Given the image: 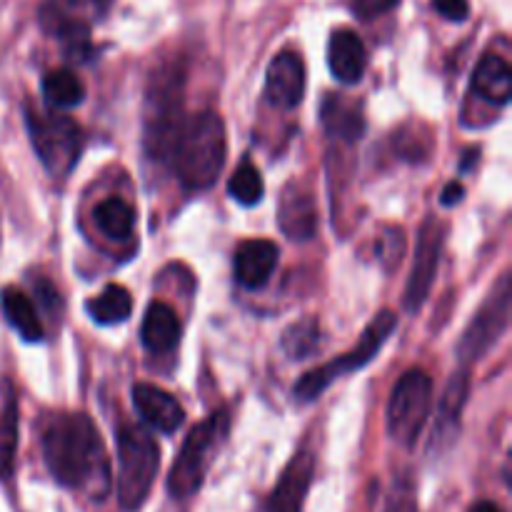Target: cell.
Instances as JSON below:
<instances>
[{"label": "cell", "instance_id": "cell-1", "mask_svg": "<svg viewBox=\"0 0 512 512\" xmlns=\"http://www.w3.org/2000/svg\"><path fill=\"white\" fill-rule=\"evenodd\" d=\"M43 460L55 483L103 500L110 490V465L103 438L83 413L50 415L43 428Z\"/></svg>", "mask_w": 512, "mask_h": 512}, {"label": "cell", "instance_id": "cell-2", "mask_svg": "<svg viewBox=\"0 0 512 512\" xmlns=\"http://www.w3.org/2000/svg\"><path fill=\"white\" fill-rule=\"evenodd\" d=\"M225 125L213 110L185 115L183 125L170 143L165 163L188 190H205L220 178L225 165Z\"/></svg>", "mask_w": 512, "mask_h": 512}, {"label": "cell", "instance_id": "cell-3", "mask_svg": "<svg viewBox=\"0 0 512 512\" xmlns=\"http://www.w3.org/2000/svg\"><path fill=\"white\" fill-rule=\"evenodd\" d=\"M185 75H188L185 65L180 60H170L150 73L145 88V148L163 163L175 133L185 120Z\"/></svg>", "mask_w": 512, "mask_h": 512}, {"label": "cell", "instance_id": "cell-4", "mask_svg": "<svg viewBox=\"0 0 512 512\" xmlns=\"http://www.w3.org/2000/svg\"><path fill=\"white\" fill-rule=\"evenodd\" d=\"M160 468V448L153 435L135 425L118 430V503L138 510L148 500Z\"/></svg>", "mask_w": 512, "mask_h": 512}, {"label": "cell", "instance_id": "cell-5", "mask_svg": "<svg viewBox=\"0 0 512 512\" xmlns=\"http://www.w3.org/2000/svg\"><path fill=\"white\" fill-rule=\"evenodd\" d=\"M30 143L35 155L43 163L45 173L55 180H63L73 173L83 153V130L70 115L63 113H40L30 110L25 113Z\"/></svg>", "mask_w": 512, "mask_h": 512}, {"label": "cell", "instance_id": "cell-6", "mask_svg": "<svg viewBox=\"0 0 512 512\" xmlns=\"http://www.w3.org/2000/svg\"><path fill=\"white\" fill-rule=\"evenodd\" d=\"M225 430H228V415L223 410L190 430L168 475V493L175 500H188L198 493Z\"/></svg>", "mask_w": 512, "mask_h": 512}, {"label": "cell", "instance_id": "cell-7", "mask_svg": "<svg viewBox=\"0 0 512 512\" xmlns=\"http://www.w3.org/2000/svg\"><path fill=\"white\" fill-rule=\"evenodd\" d=\"M398 328V318H395L393 310H380L373 318V323L365 328V333L360 335L358 345L348 353H343L340 358H335L333 363H325L320 368L308 370V373L300 378V383L295 385V395L300 400H315L325 388H328L333 380H338L340 375L355 373V370L365 368L368 363H373L375 355L383 350V345L388 343L390 335Z\"/></svg>", "mask_w": 512, "mask_h": 512}, {"label": "cell", "instance_id": "cell-8", "mask_svg": "<svg viewBox=\"0 0 512 512\" xmlns=\"http://www.w3.org/2000/svg\"><path fill=\"white\" fill-rule=\"evenodd\" d=\"M433 408V380L423 368H413L395 383L388 400V435L403 448H413Z\"/></svg>", "mask_w": 512, "mask_h": 512}, {"label": "cell", "instance_id": "cell-9", "mask_svg": "<svg viewBox=\"0 0 512 512\" xmlns=\"http://www.w3.org/2000/svg\"><path fill=\"white\" fill-rule=\"evenodd\" d=\"M113 8V0H43L38 23L45 35L58 38L68 53L80 55L90 48V30Z\"/></svg>", "mask_w": 512, "mask_h": 512}, {"label": "cell", "instance_id": "cell-10", "mask_svg": "<svg viewBox=\"0 0 512 512\" xmlns=\"http://www.w3.org/2000/svg\"><path fill=\"white\" fill-rule=\"evenodd\" d=\"M510 275H500L498 285L490 290V295L485 298V303L480 305V310L475 313V318L470 320V325L465 328L463 338L458 343V358L463 365L478 363L483 360L490 350L498 345V340L503 338L505 330L510 325Z\"/></svg>", "mask_w": 512, "mask_h": 512}, {"label": "cell", "instance_id": "cell-11", "mask_svg": "<svg viewBox=\"0 0 512 512\" xmlns=\"http://www.w3.org/2000/svg\"><path fill=\"white\" fill-rule=\"evenodd\" d=\"M445 243V225L440 220L428 218L418 233V243H415V258L413 270H410L408 285L403 293V305L408 313H418L428 300L430 290L435 285V275H438L440 255H443Z\"/></svg>", "mask_w": 512, "mask_h": 512}, {"label": "cell", "instance_id": "cell-12", "mask_svg": "<svg viewBox=\"0 0 512 512\" xmlns=\"http://www.w3.org/2000/svg\"><path fill=\"white\" fill-rule=\"evenodd\" d=\"M305 95V63L295 50H283L268 65L265 98L280 110L298 108Z\"/></svg>", "mask_w": 512, "mask_h": 512}, {"label": "cell", "instance_id": "cell-13", "mask_svg": "<svg viewBox=\"0 0 512 512\" xmlns=\"http://www.w3.org/2000/svg\"><path fill=\"white\" fill-rule=\"evenodd\" d=\"M278 225L290 240H310L318 233L315 195L303 183H293L290 180L283 188V193H280Z\"/></svg>", "mask_w": 512, "mask_h": 512}, {"label": "cell", "instance_id": "cell-14", "mask_svg": "<svg viewBox=\"0 0 512 512\" xmlns=\"http://www.w3.org/2000/svg\"><path fill=\"white\" fill-rule=\"evenodd\" d=\"M315 475V455L310 450H300L288 468L280 475L278 485L270 493L268 512H303L305 498H308L310 483Z\"/></svg>", "mask_w": 512, "mask_h": 512}, {"label": "cell", "instance_id": "cell-15", "mask_svg": "<svg viewBox=\"0 0 512 512\" xmlns=\"http://www.w3.org/2000/svg\"><path fill=\"white\" fill-rule=\"evenodd\" d=\"M133 405L140 413V418L150 425V428L160 430V433L170 435L185 423V410L178 403L173 393L158 388V385L138 383L133 388Z\"/></svg>", "mask_w": 512, "mask_h": 512}, {"label": "cell", "instance_id": "cell-16", "mask_svg": "<svg viewBox=\"0 0 512 512\" xmlns=\"http://www.w3.org/2000/svg\"><path fill=\"white\" fill-rule=\"evenodd\" d=\"M328 68L333 78H338L340 83H360L365 68H368V50H365L363 38L355 30H333L328 40Z\"/></svg>", "mask_w": 512, "mask_h": 512}, {"label": "cell", "instance_id": "cell-17", "mask_svg": "<svg viewBox=\"0 0 512 512\" xmlns=\"http://www.w3.org/2000/svg\"><path fill=\"white\" fill-rule=\"evenodd\" d=\"M278 245L273 240H245L235 250V278L243 288H263L278 268Z\"/></svg>", "mask_w": 512, "mask_h": 512}, {"label": "cell", "instance_id": "cell-18", "mask_svg": "<svg viewBox=\"0 0 512 512\" xmlns=\"http://www.w3.org/2000/svg\"><path fill=\"white\" fill-rule=\"evenodd\" d=\"M473 93L490 105L510 103L512 98V70L510 63L498 53H485L473 73Z\"/></svg>", "mask_w": 512, "mask_h": 512}, {"label": "cell", "instance_id": "cell-19", "mask_svg": "<svg viewBox=\"0 0 512 512\" xmlns=\"http://www.w3.org/2000/svg\"><path fill=\"white\" fill-rule=\"evenodd\" d=\"M143 345L150 353H168L178 345L180 340V320L175 315V310L165 303H150V308L145 310L143 328Z\"/></svg>", "mask_w": 512, "mask_h": 512}, {"label": "cell", "instance_id": "cell-20", "mask_svg": "<svg viewBox=\"0 0 512 512\" xmlns=\"http://www.w3.org/2000/svg\"><path fill=\"white\" fill-rule=\"evenodd\" d=\"M470 395V375L465 370L455 373L450 378L448 388H445V395L440 398V408H438V420H435V443L440 440H448L455 435L460 423V413H463L465 403H468Z\"/></svg>", "mask_w": 512, "mask_h": 512}, {"label": "cell", "instance_id": "cell-21", "mask_svg": "<svg viewBox=\"0 0 512 512\" xmlns=\"http://www.w3.org/2000/svg\"><path fill=\"white\" fill-rule=\"evenodd\" d=\"M323 125L328 130L330 138L340 140H358L365 130L363 113H360V105L353 100H345L343 95H330L323 105Z\"/></svg>", "mask_w": 512, "mask_h": 512}, {"label": "cell", "instance_id": "cell-22", "mask_svg": "<svg viewBox=\"0 0 512 512\" xmlns=\"http://www.w3.org/2000/svg\"><path fill=\"white\" fill-rule=\"evenodd\" d=\"M0 303H3V313L8 318L10 328L20 335L28 343H38L43 340V323H40L38 313H35V305L28 295L20 288H5L0 295Z\"/></svg>", "mask_w": 512, "mask_h": 512}, {"label": "cell", "instance_id": "cell-23", "mask_svg": "<svg viewBox=\"0 0 512 512\" xmlns=\"http://www.w3.org/2000/svg\"><path fill=\"white\" fill-rule=\"evenodd\" d=\"M43 98L50 108H75V105L83 103L85 98V85L73 70L60 68L53 73L45 75L43 80Z\"/></svg>", "mask_w": 512, "mask_h": 512}, {"label": "cell", "instance_id": "cell-24", "mask_svg": "<svg viewBox=\"0 0 512 512\" xmlns=\"http://www.w3.org/2000/svg\"><path fill=\"white\" fill-rule=\"evenodd\" d=\"M88 313L98 325L125 323L133 313V298L123 285H108L103 293L90 300Z\"/></svg>", "mask_w": 512, "mask_h": 512}, {"label": "cell", "instance_id": "cell-25", "mask_svg": "<svg viewBox=\"0 0 512 512\" xmlns=\"http://www.w3.org/2000/svg\"><path fill=\"white\" fill-rule=\"evenodd\" d=\"M18 450V400L10 393L0 408V480H10Z\"/></svg>", "mask_w": 512, "mask_h": 512}, {"label": "cell", "instance_id": "cell-26", "mask_svg": "<svg viewBox=\"0 0 512 512\" xmlns=\"http://www.w3.org/2000/svg\"><path fill=\"white\" fill-rule=\"evenodd\" d=\"M95 223L108 238L125 240L133 233V208L123 198H108L95 208Z\"/></svg>", "mask_w": 512, "mask_h": 512}, {"label": "cell", "instance_id": "cell-27", "mask_svg": "<svg viewBox=\"0 0 512 512\" xmlns=\"http://www.w3.org/2000/svg\"><path fill=\"white\" fill-rule=\"evenodd\" d=\"M320 323L315 318H303L298 323H293L290 328H285L280 345H283L285 355L293 360H305L313 353H318L320 348Z\"/></svg>", "mask_w": 512, "mask_h": 512}, {"label": "cell", "instance_id": "cell-28", "mask_svg": "<svg viewBox=\"0 0 512 512\" xmlns=\"http://www.w3.org/2000/svg\"><path fill=\"white\" fill-rule=\"evenodd\" d=\"M228 190L240 205H258L265 193L263 175H260V170L255 168L253 163L238 165V170H235L233 178H230Z\"/></svg>", "mask_w": 512, "mask_h": 512}, {"label": "cell", "instance_id": "cell-29", "mask_svg": "<svg viewBox=\"0 0 512 512\" xmlns=\"http://www.w3.org/2000/svg\"><path fill=\"white\" fill-rule=\"evenodd\" d=\"M383 512H418V500H415V490L408 483L395 485L390 493L388 503Z\"/></svg>", "mask_w": 512, "mask_h": 512}, {"label": "cell", "instance_id": "cell-30", "mask_svg": "<svg viewBox=\"0 0 512 512\" xmlns=\"http://www.w3.org/2000/svg\"><path fill=\"white\" fill-rule=\"evenodd\" d=\"M350 3H353L355 15L360 20H375L380 15L390 13L393 8H398L400 0H350Z\"/></svg>", "mask_w": 512, "mask_h": 512}, {"label": "cell", "instance_id": "cell-31", "mask_svg": "<svg viewBox=\"0 0 512 512\" xmlns=\"http://www.w3.org/2000/svg\"><path fill=\"white\" fill-rule=\"evenodd\" d=\"M433 8L438 10L445 20L463 23L470 15V0H433Z\"/></svg>", "mask_w": 512, "mask_h": 512}, {"label": "cell", "instance_id": "cell-32", "mask_svg": "<svg viewBox=\"0 0 512 512\" xmlns=\"http://www.w3.org/2000/svg\"><path fill=\"white\" fill-rule=\"evenodd\" d=\"M398 240H405L403 238V230H398V228H393V230H388V233L383 235V243H385V250L383 253H380V260H385V268H398V263H400V250H393V243H398Z\"/></svg>", "mask_w": 512, "mask_h": 512}, {"label": "cell", "instance_id": "cell-33", "mask_svg": "<svg viewBox=\"0 0 512 512\" xmlns=\"http://www.w3.org/2000/svg\"><path fill=\"white\" fill-rule=\"evenodd\" d=\"M465 188L460 183H450L448 188L443 190V205H458L463 200Z\"/></svg>", "mask_w": 512, "mask_h": 512}, {"label": "cell", "instance_id": "cell-34", "mask_svg": "<svg viewBox=\"0 0 512 512\" xmlns=\"http://www.w3.org/2000/svg\"><path fill=\"white\" fill-rule=\"evenodd\" d=\"M470 512H503V510H500L495 503H490V500H480V503H475L473 508H470Z\"/></svg>", "mask_w": 512, "mask_h": 512}]
</instances>
